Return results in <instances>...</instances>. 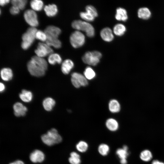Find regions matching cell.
<instances>
[{"mask_svg":"<svg viewBox=\"0 0 164 164\" xmlns=\"http://www.w3.org/2000/svg\"><path fill=\"white\" fill-rule=\"evenodd\" d=\"M126 31L125 26L122 24H116L113 28V32L115 35L118 36L123 35Z\"/></svg>","mask_w":164,"mask_h":164,"instance_id":"cell-25","label":"cell"},{"mask_svg":"<svg viewBox=\"0 0 164 164\" xmlns=\"http://www.w3.org/2000/svg\"><path fill=\"white\" fill-rule=\"evenodd\" d=\"M53 50L46 43L39 42L35 52L37 56L43 58L53 53Z\"/></svg>","mask_w":164,"mask_h":164,"instance_id":"cell-10","label":"cell"},{"mask_svg":"<svg viewBox=\"0 0 164 164\" xmlns=\"http://www.w3.org/2000/svg\"><path fill=\"white\" fill-rule=\"evenodd\" d=\"M71 80L73 85L77 88L86 86L88 84L87 79L84 75L77 72H74L71 74Z\"/></svg>","mask_w":164,"mask_h":164,"instance_id":"cell-8","label":"cell"},{"mask_svg":"<svg viewBox=\"0 0 164 164\" xmlns=\"http://www.w3.org/2000/svg\"><path fill=\"white\" fill-rule=\"evenodd\" d=\"M71 164H80L81 160L80 155L75 152H72L70 154V157L68 159Z\"/></svg>","mask_w":164,"mask_h":164,"instance_id":"cell-28","label":"cell"},{"mask_svg":"<svg viewBox=\"0 0 164 164\" xmlns=\"http://www.w3.org/2000/svg\"><path fill=\"white\" fill-rule=\"evenodd\" d=\"M101 56V53L98 51L87 52L82 56V60L85 63L95 66L99 63Z\"/></svg>","mask_w":164,"mask_h":164,"instance_id":"cell-6","label":"cell"},{"mask_svg":"<svg viewBox=\"0 0 164 164\" xmlns=\"http://www.w3.org/2000/svg\"><path fill=\"white\" fill-rule=\"evenodd\" d=\"M70 39L72 46L74 48H77L84 45L85 41V37L81 32L77 30L71 34Z\"/></svg>","mask_w":164,"mask_h":164,"instance_id":"cell-7","label":"cell"},{"mask_svg":"<svg viewBox=\"0 0 164 164\" xmlns=\"http://www.w3.org/2000/svg\"><path fill=\"white\" fill-rule=\"evenodd\" d=\"M13 109L15 115L17 117L24 116L27 111V108L22 103L17 102L13 105Z\"/></svg>","mask_w":164,"mask_h":164,"instance_id":"cell-12","label":"cell"},{"mask_svg":"<svg viewBox=\"0 0 164 164\" xmlns=\"http://www.w3.org/2000/svg\"><path fill=\"white\" fill-rule=\"evenodd\" d=\"M100 36L102 39L106 42L111 41L114 38L111 30L108 27L102 29L100 32Z\"/></svg>","mask_w":164,"mask_h":164,"instance_id":"cell-14","label":"cell"},{"mask_svg":"<svg viewBox=\"0 0 164 164\" xmlns=\"http://www.w3.org/2000/svg\"><path fill=\"white\" fill-rule=\"evenodd\" d=\"M45 156L41 151L36 149L30 155L29 159L31 162L34 163L41 162L44 160Z\"/></svg>","mask_w":164,"mask_h":164,"instance_id":"cell-13","label":"cell"},{"mask_svg":"<svg viewBox=\"0 0 164 164\" xmlns=\"http://www.w3.org/2000/svg\"><path fill=\"white\" fill-rule=\"evenodd\" d=\"M115 18L118 21H126L128 19L126 10L122 8H118L116 10Z\"/></svg>","mask_w":164,"mask_h":164,"instance_id":"cell-16","label":"cell"},{"mask_svg":"<svg viewBox=\"0 0 164 164\" xmlns=\"http://www.w3.org/2000/svg\"><path fill=\"white\" fill-rule=\"evenodd\" d=\"M9 11L12 14L15 15L19 13V9L15 6L12 5L10 8Z\"/></svg>","mask_w":164,"mask_h":164,"instance_id":"cell-35","label":"cell"},{"mask_svg":"<svg viewBox=\"0 0 164 164\" xmlns=\"http://www.w3.org/2000/svg\"><path fill=\"white\" fill-rule=\"evenodd\" d=\"M80 16L82 19L87 21H92L95 17L94 14L88 10H86L85 12H81Z\"/></svg>","mask_w":164,"mask_h":164,"instance_id":"cell-27","label":"cell"},{"mask_svg":"<svg viewBox=\"0 0 164 164\" xmlns=\"http://www.w3.org/2000/svg\"><path fill=\"white\" fill-rule=\"evenodd\" d=\"M37 30L35 27H30L22 36L21 47L24 50H26L31 46L36 38V34Z\"/></svg>","mask_w":164,"mask_h":164,"instance_id":"cell-4","label":"cell"},{"mask_svg":"<svg viewBox=\"0 0 164 164\" xmlns=\"http://www.w3.org/2000/svg\"><path fill=\"white\" fill-rule=\"evenodd\" d=\"M108 108L110 111L113 113L119 112L121 109L119 102L115 99H112L110 101L108 104Z\"/></svg>","mask_w":164,"mask_h":164,"instance_id":"cell-21","label":"cell"},{"mask_svg":"<svg viewBox=\"0 0 164 164\" xmlns=\"http://www.w3.org/2000/svg\"><path fill=\"white\" fill-rule=\"evenodd\" d=\"M73 28L85 32L87 35L92 37L94 35V29L93 26L90 23L81 20H75L71 24Z\"/></svg>","mask_w":164,"mask_h":164,"instance_id":"cell-5","label":"cell"},{"mask_svg":"<svg viewBox=\"0 0 164 164\" xmlns=\"http://www.w3.org/2000/svg\"><path fill=\"white\" fill-rule=\"evenodd\" d=\"M0 91L1 92H2L5 90V87L4 84L3 83L1 82L0 84Z\"/></svg>","mask_w":164,"mask_h":164,"instance_id":"cell-38","label":"cell"},{"mask_svg":"<svg viewBox=\"0 0 164 164\" xmlns=\"http://www.w3.org/2000/svg\"><path fill=\"white\" fill-rule=\"evenodd\" d=\"M47 63L43 58L33 56L27 63L28 70L32 75L36 77L43 76L47 70Z\"/></svg>","mask_w":164,"mask_h":164,"instance_id":"cell-1","label":"cell"},{"mask_svg":"<svg viewBox=\"0 0 164 164\" xmlns=\"http://www.w3.org/2000/svg\"><path fill=\"white\" fill-rule=\"evenodd\" d=\"M41 138L43 142L48 146L59 143L62 141L61 136L54 128L51 129L46 133L42 135Z\"/></svg>","mask_w":164,"mask_h":164,"instance_id":"cell-3","label":"cell"},{"mask_svg":"<svg viewBox=\"0 0 164 164\" xmlns=\"http://www.w3.org/2000/svg\"><path fill=\"white\" fill-rule=\"evenodd\" d=\"M9 164H24L22 161L20 160H17L13 162H11Z\"/></svg>","mask_w":164,"mask_h":164,"instance_id":"cell-37","label":"cell"},{"mask_svg":"<svg viewBox=\"0 0 164 164\" xmlns=\"http://www.w3.org/2000/svg\"><path fill=\"white\" fill-rule=\"evenodd\" d=\"M44 32L47 36L46 43L56 48H59L61 47V42L58 39L61 32L59 28L53 26H49L46 28Z\"/></svg>","mask_w":164,"mask_h":164,"instance_id":"cell-2","label":"cell"},{"mask_svg":"<svg viewBox=\"0 0 164 164\" xmlns=\"http://www.w3.org/2000/svg\"><path fill=\"white\" fill-rule=\"evenodd\" d=\"M1 78L5 81H9L12 78L13 74L12 70L10 68H4L1 70Z\"/></svg>","mask_w":164,"mask_h":164,"instance_id":"cell-17","label":"cell"},{"mask_svg":"<svg viewBox=\"0 0 164 164\" xmlns=\"http://www.w3.org/2000/svg\"><path fill=\"white\" fill-rule=\"evenodd\" d=\"M55 104V101L50 97L46 98L43 102V106L44 109L47 111L52 110Z\"/></svg>","mask_w":164,"mask_h":164,"instance_id":"cell-20","label":"cell"},{"mask_svg":"<svg viewBox=\"0 0 164 164\" xmlns=\"http://www.w3.org/2000/svg\"><path fill=\"white\" fill-rule=\"evenodd\" d=\"M138 17L143 19H148L151 17V13L150 10L147 7L139 8L138 11Z\"/></svg>","mask_w":164,"mask_h":164,"instance_id":"cell-18","label":"cell"},{"mask_svg":"<svg viewBox=\"0 0 164 164\" xmlns=\"http://www.w3.org/2000/svg\"><path fill=\"white\" fill-rule=\"evenodd\" d=\"M73 67V62L70 59H66L62 64L61 70L63 74H67L69 73Z\"/></svg>","mask_w":164,"mask_h":164,"instance_id":"cell-15","label":"cell"},{"mask_svg":"<svg viewBox=\"0 0 164 164\" xmlns=\"http://www.w3.org/2000/svg\"><path fill=\"white\" fill-rule=\"evenodd\" d=\"M140 157L142 160L145 162H148L152 158V155L151 151L145 149L141 152Z\"/></svg>","mask_w":164,"mask_h":164,"instance_id":"cell-29","label":"cell"},{"mask_svg":"<svg viewBox=\"0 0 164 164\" xmlns=\"http://www.w3.org/2000/svg\"><path fill=\"white\" fill-rule=\"evenodd\" d=\"M84 75L87 80H91L94 78L96 73L94 70L90 67H87L84 72Z\"/></svg>","mask_w":164,"mask_h":164,"instance_id":"cell-30","label":"cell"},{"mask_svg":"<svg viewBox=\"0 0 164 164\" xmlns=\"http://www.w3.org/2000/svg\"><path fill=\"white\" fill-rule=\"evenodd\" d=\"M44 10L48 16L52 17L55 15L58 12L56 5L54 4L46 5L44 7Z\"/></svg>","mask_w":164,"mask_h":164,"instance_id":"cell-19","label":"cell"},{"mask_svg":"<svg viewBox=\"0 0 164 164\" xmlns=\"http://www.w3.org/2000/svg\"><path fill=\"white\" fill-rule=\"evenodd\" d=\"M36 38L43 42L46 41L47 36L44 32L39 30L36 33Z\"/></svg>","mask_w":164,"mask_h":164,"instance_id":"cell-34","label":"cell"},{"mask_svg":"<svg viewBox=\"0 0 164 164\" xmlns=\"http://www.w3.org/2000/svg\"><path fill=\"white\" fill-rule=\"evenodd\" d=\"M19 97L23 102H29L32 101L33 95L31 91L24 89L19 94Z\"/></svg>","mask_w":164,"mask_h":164,"instance_id":"cell-22","label":"cell"},{"mask_svg":"<svg viewBox=\"0 0 164 164\" xmlns=\"http://www.w3.org/2000/svg\"><path fill=\"white\" fill-rule=\"evenodd\" d=\"M30 6L34 11L41 10L43 7V2L40 0H33L30 2Z\"/></svg>","mask_w":164,"mask_h":164,"instance_id":"cell-26","label":"cell"},{"mask_svg":"<svg viewBox=\"0 0 164 164\" xmlns=\"http://www.w3.org/2000/svg\"><path fill=\"white\" fill-rule=\"evenodd\" d=\"M24 18L26 22L31 27H35L38 25L37 15L32 9H27L24 14Z\"/></svg>","mask_w":164,"mask_h":164,"instance_id":"cell-9","label":"cell"},{"mask_svg":"<svg viewBox=\"0 0 164 164\" xmlns=\"http://www.w3.org/2000/svg\"><path fill=\"white\" fill-rule=\"evenodd\" d=\"M128 148L126 145H124L122 148H119L116 151V154L120 159L121 164H127L126 159L129 155L128 152Z\"/></svg>","mask_w":164,"mask_h":164,"instance_id":"cell-11","label":"cell"},{"mask_svg":"<svg viewBox=\"0 0 164 164\" xmlns=\"http://www.w3.org/2000/svg\"><path fill=\"white\" fill-rule=\"evenodd\" d=\"M48 61L50 64L54 65L56 63H60L62 60L61 57L58 54L53 53L49 55Z\"/></svg>","mask_w":164,"mask_h":164,"instance_id":"cell-24","label":"cell"},{"mask_svg":"<svg viewBox=\"0 0 164 164\" xmlns=\"http://www.w3.org/2000/svg\"><path fill=\"white\" fill-rule=\"evenodd\" d=\"M9 0H1L0 1V5L1 6H4L5 5L9 3Z\"/></svg>","mask_w":164,"mask_h":164,"instance_id":"cell-36","label":"cell"},{"mask_svg":"<svg viewBox=\"0 0 164 164\" xmlns=\"http://www.w3.org/2000/svg\"><path fill=\"white\" fill-rule=\"evenodd\" d=\"M106 125L109 130L112 131L117 130L118 128V122L116 120L112 118H109L106 121Z\"/></svg>","mask_w":164,"mask_h":164,"instance_id":"cell-23","label":"cell"},{"mask_svg":"<svg viewBox=\"0 0 164 164\" xmlns=\"http://www.w3.org/2000/svg\"><path fill=\"white\" fill-rule=\"evenodd\" d=\"M88 145L84 141L79 142L76 145L77 149L80 152H84L87 151L88 148Z\"/></svg>","mask_w":164,"mask_h":164,"instance_id":"cell-33","label":"cell"},{"mask_svg":"<svg viewBox=\"0 0 164 164\" xmlns=\"http://www.w3.org/2000/svg\"><path fill=\"white\" fill-rule=\"evenodd\" d=\"M13 5L15 6L19 9L22 10L24 9L27 3L26 0H12L11 1Z\"/></svg>","mask_w":164,"mask_h":164,"instance_id":"cell-31","label":"cell"},{"mask_svg":"<svg viewBox=\"0 0 164 164\" xmlns=\"http://www.w3.org/2000/svg\"><path fill=\"white\" fill-rule=\"evenodd\" d=\"M98 151L101 155L105 156L109 153V147L108 145L106 144H102L99 146Z\"/></svg>","mask_w":164,"mask_h":164,"instance_id":"cell-32","label":"cell"},{"mask_svg":"<svg viewBox=\"0 0 164 164\" xmlns=\"http://www.w3.org/2000/svg\"><path fill=\"white\" fill-rule=\"evenodd\" d=\"M151 164H164V163L158 160H155L152 162Z\"/></svg>","mask_w":164,"mask_h":164,"instance_id":"cell-39","label":"cell"}]
</instances>
